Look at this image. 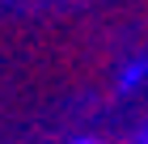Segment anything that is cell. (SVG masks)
Here are the masks:
<instances>
[{"instance_id":"cell-1","label":"cell","mask_w":148,"mask_h":144,"mask_svg":"<svg viewBox=\"0 0 148 144\" xmlns=\"http://www.w3.org/2000/svg\"><path fill=\"white\" fill-rule=\"evenodd\" d=\"M144 76H148V59H140V64H127V72H123V81H119V89H123V93H131V89H136Z\"/></svg>"},{"instance_id":"cell-2","label":"cell","mask_w":148,"mask_h":144,"mask_svg":"<svg viewBox=\"0 0 148 144\" xmlns=\"http://www.w3.org/2000/svg\"><path fill=\"white\" fill-rule=\"evenodd\" d=\"M72 144H106V140H97V136H76Z\"/></svg>"},{"instance_id":"cell-3","label":"cell","mask_w":148,"mask_h":144,"mask_svg":"<svg viewBox=\"0 0 148 144\" xmlns=\"http://www.w3.org/2000/svg\"><path fill=\"white\" fill-rule=\"evenodd\" d=\"M136 144H148V127H140V132H136Z\"/></svg>"}]
</instances>
